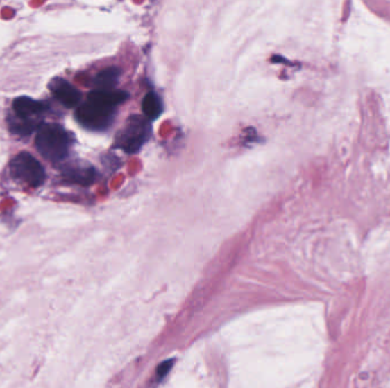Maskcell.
<instances>
[{"mask_svg": "<svg viewBox=\"0 0 390 388\" xmlns=\"http://www.w3.org/2000/svg\"><path fill=\"white\" fill-rule=\"evenodd\" d=\"M35 147L46 159L60 162L69 153L70 137L65 127L56 123H47L37 131Z\"/></svg>", "mask_w": 390, "mask_h": 388, "instance_id": "cell-1", "label": "cell"}, {"mask_svg": "<svg viewBox=\"0 0 390 388\" xmlns=\"http://www.w3.org/2000/svg\"><path fill=\"white\" fill-rule=\"evenodd\" d=\"M115 107L88 97L86 103L81 104L76 112L77 121L86 129L103 131L111 125L115 116Z\"/></svg>", "mask_w": 390, "mask_h": 388, "instance_id": "cell-2", "label": "cell"}, {"mask_svg": "<svg viewBox=\"0 0 390 388\" xmlns=\"http://www.w3.org/2000/svg\"><path fill=\"white\" fill-rule=\"evenodd\" d=\"M149 138V122L138 115H134L127 120L125 127H122L115 138V147H119L126 153H137Z\"/></svg>", "mask_w": 390, "mask_h": 388, "instance_id": "cell-3", "label": "cell"}, {"mask_svg": "<svg viewBox=\"0 0 390 388\" xmlns=\"http://www.w3.org/2000/svg\"><path fill=\"white\" fill-rule=\"evenodd\" d=\"M10 173L14 179L37 188L45 182L46 172L38 159L26 152L17 154L10 163Z\"/></svg>", "mask_w": 390, "mask_h": 388, "instance_id": "cell-4", "label": "cell"}, {"mask_svg": "<svg viewBox=\"0 0 390 388\" xmlns=\"http://www.w3.org/2000/svg\"><path fill=\"white\" fill-rule=\"evenodd\" d=\"M49 90L55 98L60 100L67 109H74L79 105L81 94L69 81L62 78H54L49 82Z\"/></svg>", "mask_w": 390, "mask_h": 388, "instance_id": "cell-5", "label": "cell"}, {"mask_svg": "<svg viewBox=\"0 0 390 388\" xmlns=\"http://www.w3.org/2000/svg\"><path fill=\"white\" fill-rule=\"evenodd\" d=\"M62 175L67 182L81 186H88L92 185L95 180L96 171L93 166L80 164V163H70L63 169Z\"/></svg>", "mask_w": 390, "mask_h": 388, "instance_id": "cell-6", "label": "cell"}, {"mask_svg": "<svg viewBox=\"0 0 390 388\" xmlns=\"http://www.w3.org/2000/svg\"><path fill=\"white\" fill-rule=\"evenodd\" d=\"M13 109L17 118L30 120L33 116L42 114L47 111V105L45 103L35 100V99L22 96L17 97L13 103Z\"/></svg>", "mask_w": 390, "mask_h": 388, "instance_id": "cell-7", "label": "cell"}, {"mask_svg": "<svg viewBox=\"0 0 390 388\" xmlns=\"http://www.w3.org/2000/svg\"><path fill=\"white\" fill-rule=\"evenodd\" d=\"M120 78L118 67H111L101 71L94 79L96 90H113Z\"/></svg>", "mask_w": 390, "mask_h": 388, "instance_id": "cell-8", "label": "cell"}, {"mask_svg": "<svg viewBox=\"0 0 390 388\" xmlns=\"http://www.w3.org/2000/svg\"><path fill=\"white\" fill-rule=\"evenodd\" d=\"M10 122V132L19 136H28V134H33V131H38L39 127H42V123L35 121L33 118L26 120V118H10L8 120Z\"/></svg>", "mask_w": 390, "mask_h": 388, "instance_id": "cell-9", "label": "cell"}, {"mask_svg": "<svg viewBox=\"0 0 390 388\" xmlns=\"http://www.w3.org/2000/svg\"><path fill=\"white\" fill-rule=\"evenodd\" d=\"M143 113L149 120H155L162 113V104L157 94L149 93L142 102Z\"/></svg>", "mask_w": 390, "mask_h": 388, "instance_id": "cell-10", "label": "cell"}]
</instances>
